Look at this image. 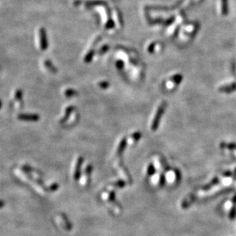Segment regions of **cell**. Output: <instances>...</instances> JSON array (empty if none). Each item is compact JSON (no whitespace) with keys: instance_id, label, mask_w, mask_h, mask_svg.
<instances>
[{"instance_id":"11","label":"cell","mask_w":236,"mask_h":236,"mask_svg":"<svg viewBox=\"0 0 236 236\" xmlns=\"http://www.w3.org/2000/svg\"><path fill=\"white\" fill-rule=\"evenodd\" d=\"M115 27V23L113 21L112 18H109L108 21L106 23V28L107 29H112Z\"/></svg>"},{"instance_id":"10","label":"cell","mask_w":236,"mask_h":236,"mask_svg":"<svg viewBox=\"0 0 236 236\" xmlns=\"http://www.w3.org/2000/svg\"><path fill=\"white\" fill-rule=\"evenodd\" d=\"M45 66H46V67L48 68L49 69L50 71H51L55 72L56 71H57V70H56V68L54 67V65H53V64H52V63H51V61H48V60H47V61H45Z\"/></svg>"},{"instance_id":"3","label":"cell","mask_w":236,"mask_h":236,"mask_svg":"<svg viewBox=\"0 0 236 236\" xmlns=\"http://www.w3.org/2000/svg\"><path fill=\"white\" fill-rule=\"evenodd\" d=\"M165 108V103H163V104H161V105H160V107H159L158 110H157V113H156V115L154 116V120H153L152 122V128L153 130H155L156 127H157V123H158L159 120H160V115H161L162 112H163L164 109Z\"/></svg>"},{"instance_id":"4","label":"cell","mask_w":236,"mask_h":236,"mask_svg":"<svg viewBox=\"0 0 236 236\" xmlns=\"http://www.w3.org/2000/svg\"><path fill=\"white\" fill-rule=\"evenodd\" d=\"M83 163V158L82 157H79L77 160V163H76V169H75L74 171V178L76 179H77L79 177V172H80V167L81 165Z\"/></svg>"},{"instance_id":"7","label":"cell","mask_w":236,"mask_h":236,"mask_svg":"<svg viewBox=\"0 0 236 236\" xmlns=\"http://www.w3.org/2000/svg\"><path fill=\"white\" fill-rule=\"evenodd\" d=\"M94 52H95V51H94V50H93V49L89 50V52H88L87 54H86V55L85 56L84 61L86 63L90 62V61L93 60V56H94Z\"/></svg>"},{"instance_id":"12","label":"cell","mask_w":236,"mask_h":236,"mask_svg":"<svg viewBox=\"0 0 236 236\" xmlns=\"http://www.w3.org/2000/svg\"><path fill=\"white\" fill-rule=\"evenodd\" d=\"M110 84L108 82H106V81H104V82H101L99 83V86L101 88H103V89H107V88L110 87Z\"/></svg>"},{"instance_id":"1","label":"cell","mask_w":236,"mask_h":236,"mask_svg":"<svg viewBox=\"0 0 236 236\" xmlns=\"http://www.w3.org/2000/svg\"><path fill=\"white\" fill-rule=\"evenodd\" d=\"M39 38H40V46L41 49L45 51L48 48V41L47 37V32L45 28H41L39 31Z\"/></svg>"},{"instance_id":"8","label":"cell","mask_w":236,"mask_h":236,"mask_svg":"<svg viewBox=\"0 0 236 236\" xmlns=\"http://www.w3.org/2000/svg\"><path fill=\"white\" fill-rule=\"evenodd\" d=\"M125 146H126V141H125V139H123L122 141H121L120 144H119V147H118V150H117L118 154H120V153H122V152L124 151V150H125Z\"/></svg>"},{"instance_id":"13","label":"cell","mask_w":236,"mask_h":236,"mask_svg":"<svg viewBox=\"0 0 236 236\" xmlns=\"http://www.w3.org/2000/svg\"><path fill=\"white\" fill-rule=\"evenodd\" d=\"M222 13L223 15H226L227 14V0H222Z\"/></svg>"},{"instance_id":"18","label":"cell","mask_w":236,"mask_h":236,"mask_svg":"<svg viewBox=\"0 0 236 236\" xmlns=\"http://www.w3.org/2000/svg\"><path fill=\"white\" fill-rule=\"evenodd\" d=\"M1 106H2V104H1V101H0V108H1Z\"/></svg>"},{"instance_id":"17","label":"cell","mask_w":236,"mask_h":236,"mask_svg":"<svg viewBox=\"0 0 236 236\" xmlns=\"http://www.w3.org/2000/svg\"><path fill=\"white\" fill-rule=\"evenodd\" d=\"M132 137H133V139H135V141H138V139L141 138V134L140 133H135L132 135Z\"/></svg>"},{"instance_id":"9","label":"cell","mask_w":236,"mask_h":236,"mask_svg":"<svg viewBox=\"0 0 236 236\" xmlns=\"http://www.w3.org/2000/svg\"><path fill=\"white\" fill-rule=\"evenodd\" d=\"M77 95V92L73 89H67L65 91V96L67 97H71Z\"/></svg>"},{"instance_id":"15","label":"cell","mask_w":236,"mask_h":236,"mask_svg":"<svg viewBox=\"0 0 236 236\" xmlns=\"http://www.w3.org/2000/svg\"><path fill=\"white\" fill-rule=\"evenodd\" d=\"M108 49H109V46H108V45H104V46L102 47V48H100V50H99V53L100 54H104V53H106V51H108Z\"/></svg>"},{"instance_id":"5","label":"cell","mask_w":236,"mask_h":236,"mask_svg":"<svg viewBox=\"0 0 236 236\" xmlns=\"http://www.w3.org/2000/svg\"><path fill=\"white\" fill-rule=\"evenodd\" d=\"M106 5L104 1H89L86 2V5L87 7L96 6V5Z\"/></svg>"},{"instance_id":"2","label":"cell","mask_w":236,"mask_h":236,"mask_svg":"<svg viewBox=\"0 0 236 236\" xmlns=\"http://www.w3.org/2000/svg\"><path fill=\"white\" fill-rule=\"evenodd\" d=\"M19 120H25V121H38L39 120V116L38 114H29V113H23L18 116Z\"/></svg>"},{"instance_id":"14","label":"cell","mask_w":236,"mask_h":236,"mask_svg":"<svg viewBox=\"0 0 236 236\" xmlns=\"http://www.w3.org/2000/svg\"><path fill=\"white\" fill-rule=\"evenodd\" d=\"M15 97L16 99L18 100L22 99V91H21V90H17L15 92Z\"/></svg>"},{"instance_id":"6","label":"cell","mask_w":236,"mask_h":236,"mask_svg":"<svg viewBox=\"0 0 236 236\" xmlns=\"http://www.w3.org/2000/svg\"><path fill=\"white\" fill-rule=\"evenodd\" d=\"M73 110H74V107H72V106H70V107H67V108L66 109V115L64 116H63V120H62L61 121H60V123H64V122H65L66 120H67V119H68L69 116H70V113H71V112L73 111Z\"/></svg>"},{"instance_id":"16","label":"cell","mask_w":236,"mask_h":236,"mask_svg":"<svg viewBox=\"0 0 236 236\" xmlns=\"http://www.w3.org/2000/svg\"><path fill=\"white\" fill-rule=\"evenodd\" d=\"M116 68H117L118 69L121 70V69L123 68V67H124L123 61H121V60H119V61H117V62H116Z\"/></svg>"}]
</instances>
